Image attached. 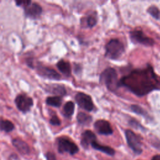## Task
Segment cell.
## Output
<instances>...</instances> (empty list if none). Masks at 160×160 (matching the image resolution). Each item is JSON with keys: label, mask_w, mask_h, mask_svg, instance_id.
I'll return each instance as SVG.
<instances>
[{"label": "cell", "mask_w": 160, "mask_h": 160, "mask_svg": "<svg viewBox=\"0 0 160 160\" xmlns=\"http://www.w3.org/2000/svg\"><path fill=\"white\" fill-rule=\"evenodd\" d=\"M47 160H57L55 154L52 152H48L45 154Z\"/></svg>", "instance_id": "26"}, {"label": "cell", "mask_w": 160, "mask_h": 160, "mask_svg": "<svg viewBox=\"0 0 160 160\" xmlns=\"http://www.w3.org/2000/svg\"><path fill=\"white\" fill-rule=\"evenodd\" d=\"M130 109L132 112H134L139 116H141L142 117H143L144 118H145L147 120L152 119V117L149 115L148 112L139 105L132 104L130 106Z\"/></svg>", "instance_id": "18"}, {"label": "cell", "mask_w": 160, "mask_h": 160, "mask_svg": "<svg viewBox=\"0 0 160 160\" xmlns=\"http://www.w3.org/2000/svg\"><path fill=\"white\" fill-rule=\"evenodd\" d=\"M126 139L129 147L136 154H140L142 152L141 139L131 129H126L124 132Z\"/></svg>", "instance_id": "6"}, {"label": "cell", "mask_w": 160, "mask_h": 160, "mask_svg": "<svg viewBox=\"0 0 160 160\" xmlns=\"http://www.w3.org/2000/svg\"><path fill=\"white\" fill-rule=\"evenodd\" d=\"M74 99L78 106L81 109L88 112H91L94 109L92 98L89 95L82 92H79L75 95Z\"/></svg>", "instance_id": "9"}, {"label": "cell", "mask_w": 160, "mask_h": 160, "mask_svg": "<svg viewBox=\"0 0 160 160\" xmlns=\"http://www.w3.org/2000/svg\"><path fill=\"white\" fill-rule=\"evenodd\" d=\"M98 22V16L96 12H92L82 18L81 24L86 28H92Z\"/></svg>", "instance_id": "14"}, {"label": "cell", "mask_w": 160, "mask_h": 160, "mask_svg": "<svg viewBox=\"0 0 160 160\" xmlns=\"http://www.w3.org/2000/svg\"><path fill=\"white\" fill-rule=\"evenodd\" d=\"M128 123L129 124V126H131L132 128L136 129H140L141 131H145L146 128L139 122L136 119H131L129 120Z\"/></svg>", "instance_id": "24"}, {"label": "cell", "mask_w": 160, "mask_h": 160, "mask_svg": "<svg viewBox=\"0 0 160 160\" xmlns=\"http://www.w3.org/2000/svg\"><path fill=\"white\" fill-rule=\"evenodd\" d=\"M17 6H21L24 9L26 17L36 19L39 18L42 12V8L38 2L31 1H15Z\"/></svg>", "instance_id": "4"}, {"label": "cell", "mask_w": 160, "mask_h": 160, "mask_svg": "<svg viewBox=\"0 0 160 160\" xmlns=\"http://www.w3.org/2000/svg\"><path fill=\"white\" fill-rule=\"evenodd\" d=\"M45 91L48 93L60 97L64 96L67 94L65 86L63 84H46L45 87Z\"/></svg>", "instance_id": "12"}, {"label": "cell", "mask_w": 160, "mask_h": 160, "mask_svg": "<svg viewBox=\"0 0 160 160\" xmlns=\"http://www.w3.org/2000/svg\"><path fill=\"white\" fill-rule=\"evenodd\" d=\"M14 103L18 109L23 114L29 112L34 105L32 98L25 94L17 95L14 99Z\"/></svg>", "instance_id": "8"}, {"label": "cell", "mask_w": 160, "mask_h": 160, "mask_svg": "<svg viewBox=\"0 0 160 160\" xmlns=\"http://www.w3.org/2000/svg\"><path fill=\"white\" fill-rule=\"evenodd\" d=\"M58 151L59 153H68L74 155L79 151V148L76 144L65 137H61L57 139Z\"/></svg>", "instance_id": "7"}, {"label": "cell", "mask_w": 160, "mask_h": 160, "mask_svg": "<svg viewBox=\"0 0 160 160\" xmlns=\"http://www.w3.org/2000/svg\"><path fill=\"white\" fill-rule=\"evenodd\" d=\"M91 146H92V148L96 150L99 151L103 153H105L109 156H114L115 154V151L114 149H112L111 147L108 146H105V145H102L101 144H99L97 141H93Z\"/></svg>", "instance_id": "17"}, {"label": "cell", "mask_w": 160, "mask_h": 160, "mask_svg": "<svg viewBox=\"0 0 160 160\" xmlns=\"http://www.w3.org/2000/svg\"><path fill=\"white\" fill-rule=\"evenodd\" d=\"M46 104L48 106L59 108L61 106L62 99V97L57 96H48L46 98L45 101Z\"/></svg>", "instance_id": "21"}, {"label": "cell", "mask_w": 160, "mask_h": 160, "mask_svg": "<svg viewBox=\"0 0 160 160\" xmlns=\"http://www.w3.org/2000/svg\"><path fill=\"white\" fill-rule=\"evenodd\" d=\"M36 72L39 76L43 78L59 81L61 79V75L54 69L42 65H38L36 67Z\"/></svg>", "instance_id": "10"}, {"label": "cell", "mask_w": 160, "mask_h": 160, "mask_svg": "<svg viewBox=\"0 0 160 160\" xmlns=\"http://www.w3.org/2000/svg\"><path fill=\"white\" fill-rule=\"evenodd\" d=\"M151 160H160V154L159 155H156L153 156L151 159Z\"/></svg>", "instance_id": "28"}, {"label": "cell", "mask_w": 160, "mask_h": 160, "mask_svg": "<svg viewBox=\"0 0 160 160\" xmlns=\"http://www.w3.org/2000/svg\"><path fill=\"white\" fill-rule=\"evenodd\" d=\"M125 52L124 44L118 39H110L105 45L104 56L111 60L118 59Z\"/></svg>", "instance_id": "3"}, {"label": "cell", "mask_w": 160, "mask_h": 160, "mask_svg": "<svg viewBox=\"0 0 160 160\" xmlns=\"http://www.w3.org/2000/svg\"><path fill=\"white\" fill-rule=\"evenodd\" d=\"M56 66L59 71L65 76L69 77L71 74V68L70 63L64 59L59 60Z\"/></svg>", "instance_id": "16"}, {"label": "cell", "mask_w": 160, "mask_h": 160, "mask_svg": "<svg viewBox=\"0 0 160 160\" xmlns=\"http://www.w3.org/2000/svg\"><path fill=\"white\" fill-rule=\"evenodd\" d=\"M14 129V124L8 119L1 120V130L6 132H9Z\"/></svg>", "instance_id": "22"}, {"label": "cell", "mask_w": 160, "mask_h": 160, "mask_svg": "<svg viewBox=\"0 0 160 160\" xmlns=\"http://www.w3.org/2000/svg\"><path fill=\"white\" fill-rule=\"evenodd\" d=\"M96 140L95 134L91 130L84 131L81 136V145L84 149H88L91 143Z\"/></svg>", "instance_id": "13"}, {"label": "cell", "mask_w": 160, "mask_h": 160, "mask_svg": "<svg viewBox=\"0 0 160 160\" xmlns=\"http://www.w3.org/2000/svg\"><path fill=\"white\" fill-rule=\"evenodd\" d=\"M76 119L78 122L81 125H88L92 122V118L85 112H79L76 116Z\"/></svg>", "instance_id": "20"}, {"label": "cell", "mask_w": 160, "mask_h": 160, "mask_svg": "<svg viewBox=\"0 0 160 160\" xmlns=\"http://www.w3.org/2000/svg\"><path fill=\"white\" fill-rule=\"evenodd\" d=\"M147 12L156 20H159L160 19V10L155 5L150 6L147 9Z\"/></svg>", "instance_id": "23"}, {"label": "cell", "mask_w": 160, "mask_h": 160, "mask_svg": "<svg viewBox=\"0 0 160 160\" xmlns=\"http://www.w3.org/2000/svg\"><path fill=\"white\" fill-rule=\"evenodd\" d=\"M49 123L52 125V126H60L61 124V120L59 119V118H58V116L56 114H54L52 115H51V118L49 119Z\"/></svg>", "instance_id": "25"}, {"label": "cell", "mask_w": 160, "mask_h": 160, "mask_svg": "<svg viewBox=\"0 0 160 160\" xmlns=\"http://www.w3.org/2000/svg\"><path fill=\"white\" fill-rule=\"evenodd\" d=\"M129 38L131 42L135 44H141L147 47H152L154 45V40L146 36L142 30L134 29L129 31Z\"/></svg>", "instance_id": "5"}, {"label": "cell", "mask_w": 160, "mask_h": 160, "mask_svg": "<svg viewBox=\"0 0 160 160\" xmlns=\"http://www.w3.org/2000/svg\"><path fill=\"white\" fill-rule=\"evenodd\" d=\"M124 87L138 97L144 96L155 90L160 89V78L153 67L148 64L146 67L132 69L119 80V88Z\"/></svg>", "instance_id": "1"}, {"label": "cell", "mask_w": 160, "mask_h": 160, "mask_svg": "<svg viewBox=\"0 0 160 160\" xmlns=\"http://www.w3.org/2000/svg\"><path fill=\"white\" fill-rule=\"evenodd\" d=\"M99 82L110 91H116L119 88V80L116 69L111 67L106 68L99 75Z\"/></svg>", "instance_id": "2"}, {"label": "cell", "mask_w": 160, "mask_h": 160, "mask_svg": "<svg viewBox=\"0 0 160 160\" xmlns=\"http://www.w3.org/2000/svg\"><path fill=\"white\" fill-rule=\"evenodd\" d=\"M74 108L75 105L72 101L66 102L62 108L63 116L68 119L71 118L74 112Z\"/></svg>", "instance_id": "19"}, {"label": "cell", "mask_w": 160, "mask_h": 160, "mask_svg": "<svg viewBox=\"0 0 160 160\" xmlns=\"http://www.w3.org/2000/svg\"><path fill=\"white\" fill-rule=\"evenodd\" d=\"M94 128L96 131L101 135H111L113 129L111 124L105 119H98L94 123Z\"/></svg>", "instance_id": "11"}, {"label": "cell", "mask_w": 160, "mask_h": 160, "mask_svg": "<svg viewBox=\"0 0 160 160\" xmlns=\"http://www.w3.org/2000/svg\"><path fill=\"white\" fill-rule=\"evenodd\" d=\"M74 72L77 74V71H78L79 72H80V71H81V66L79 64H74Z\"/></svg>", "instance_id": "27"}, {"label": "cell", "mask_w": 160, "mask_h": 160, "mask_svg": "<svg viewBox=\"0 0 160 160\" xmlns=\"http://www.w3.org/2000/svg\"><path fill=\"white\" fill-rule=\"evenodd\" d=\"M12 144L14 148L21 154H28L30 152L29 145L19 138H14L12 140Z\"/></svg>", "instance_id": "15"}]
</instances>
